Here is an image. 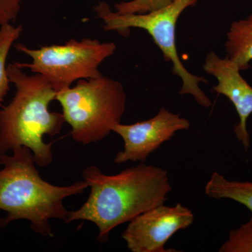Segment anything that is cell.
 Wrapping results in <instances>:
<instances>
[{"label":"cell","instance_id":"277c9868","mask_svg":"<svg viewBox=\"0 0 252 252\" xmlns=\"http://www.w3.org/2000/svg\"><path fill=\"white\" fill-rule=\"evenodd\" d=\"M56 100L70 126L73 140L86 145L102 140L120 124L126 111V94L119 81L102 75L81 79L60 91Z\"/></svg>","mask_w":252,"mask_h":252},{"label":"cell","instance_id":"5bb4252c","mask_svg":"<svg viewBox=\"0 0 252 252\" xmlns=\"http://www.w3.org/2000/svg\"><path fill=\"white\" fill-rule=\"evenodd\" d=\"M172 0H130L117 3L114 6L116 12L121 14H146L165 7Z\"/></svg>","mask_w":252,"mask_h":252},{"label":"cell","instance_id":"9a60e30c","mask_svg":"<svg viewBox=\"0 0 252 252\" xmlns=\"http://www.w3.org/2000/svg\"><path fill=\"white\" fill-rule=\"evenodd\" d=\"M21 0H0V28L16 19L21 10Z\"/></svg>","mask_w":252,"mask_h":252},{"label":"cell","instance_id":"9c48e42d","mask_svg":"<svg viewBox=\"0 0 252 252\" xmlns=\"http://www.w3.org/2000/svg\"><path fill=\"white\" fill-rule=\"evenodd\" d=\"M203 69L216 78L217 84L212 91L225 96L234 105L240 119L234 127L235 137L248 151L250 135L247 122L252 114V86L242 77L238 66L228 56L221 59L212 51L207 54Z\"/></svg>","mask_w":252,"mask_h":252},{"label":"cell","instance_id":"3957f363","mask_svg":"<svg viewBox=\"0 0 252 252\" xmlns=\"http://www.w3.org/2000/svg\"><path fill=\"white\" fill-rule=\"evenodd\" d=\"M7 74L16 93L0 110V154L24 146L31 149L36 165L49 166L54 142L46 143L44 136L59 135L65 122L63 113L49 110L57 92L45 78L28 75L16 63L7 66Z\"/></svg>","mask_w":252,"mask_h":252},{"label":"cell","instance_id":"30bf717a","mask_svg":"<svg viewBox=\"0 0 252 252\" xmlns=\"http://www.w3.org/2000/svg\"><path fill=\"white\" fill-rule=\"evenodd\" d=\"M227 56L240 71L250 68L252 61V14L230 26L225 42Z\"/></svg>","mask_w":252,"mask_h":252},{"label":"cell","instance_id":"ba28073f","mask_svg":"<svg viewBox=\"0 0 252 252\" xmlns=\"http://www.w3.org/2000/svg\"><path fill=\"white\" fill-rule=\"evenodd\" d=\"M190 127L188 119L164 107L148 120L132 124H118L113 132L122 137L124 146V150L117 154L114 161L117 164L144 162L150 154L170 140L176 132L189 130Z\"/></svg>","mask_w":252,"mask_h":252},{"label":"cell","instance_id":"8fae6325","mask_svg":"<svg viewBox=\"0 0 252 252\" xmlns=\"http://www.w3.org/2000/svg\"><path fill=\"white\" fill-rule=\"evenodd\" d=\"M205 193L213 199H228L246 207L252 213V182L229 180L219 172L212 174Z\"/></svg>","mask_w":252,"mask_h":252},{"label":"cell","instance_id":"8992f818","mask_svg":"<svg viewBox=\"0 0 252 252\" xmlns=\"http://www.w3.org/2000/svg\"><path fill=\"white\" fill-rule=\"evenodd\" d=\"M15 46L32 60L30 63H16L18 67L40 74L57 93L70 87L75 81L102 76L99 65L117 49L114 43L89 38L71 39L63 45L44 46L36 49L22 44Z\"/></svg>","mask_w":252,"mask_h":252},{"label":"cell","instance_id":"5b68a950","mask_svg":"<svg viewBox=\"0 0 252 252\" xmlns=\"http://www.w3.org/2000/svg\"><path fill=\"white\" fill-rule=\"evenodd\" d=\"M199 0H172L165 7L146 14H121L112 11L110 6L100 1L94 7L97 16L104 23L106 31H117L122 35L129 34L131 28L147 32L163 54L164 59L171 62L172 72L182 81L180 94H190L200 105L210 107L212 102L200 89V83L207 84L204 77L194 75L182 64L176 46L175 29L177 20L187 8L196 4Z\"/></svg>","mask_w":252,"mask_h":252},{"label":"cell","instance_id":"6da1fadb","mask_svg":"<svg viewBox=\"0 0 252 252\" xmlns=\"http://www.w3.org/2000/svg\"><path fill=\"white\" fill-rule=\"evenodd\" d=\"M82 176L91 188L90 195L80 208L69 212L67 223L92 222L98 228L101 243L108 241L116 227L165 203L172 190L166 170L144 162L115 175H104L91 165Z\"/></svg>","mask_w":252,"mask_h":252},{"label":"cell","instance_id":"52a82bcc","mask_svg":"<svg viewBox=\"0 0 252 252\" xmlns=\"http://www.w3.org/2000/svg\"><path fill=\"white\" fill-rule=\"evenodd\" d=\"M193 222V213L188 207L181 203L175 206L162 204L131 220L122 238L132 252H170L165 248L167 241Z\"/></svg>","mask_w":252,"mask_h":252},{"label":"cell","instance_id":"7c38bea8","mask_svg":"<svg viewBox=\"0 0 252 252\" xmlns=\"http://www.w3.org/2000/svg\"><path fill=\"white\" fill-rule=\"evenodd\" d=\"M23 26H14L6 23L0 28V106L9 91V79L7 74L6 60L11 46L21 36Z\"/></svg>","mask_w":252,"mask_h":252},{"label":"cell","instance_id":"4fadbf2b","mask_svg":"<svg viewBox=\"0 0 252 252\" xmlns=\"http://www.w3.org/2000/svg\"><path fill=\"white\" fill-rule=\"evenodd\" d=\"M220 252H252V216L250 220L230 230Z\"/></svg>","mask_w":252,"mask_h":252},{"label":"cell","instance_id":"7a4b0ae2","mask_svg":"<svg viewBox=\"0 0 252 252\" xmlns=\"http://www.w3.org/2000/svg\"><path fill=\"white\" fill-rule=\"evenodd\" d=\"M0 210L7 212L0 220L4 228L11 222L26 220L32 230L44 237H54L50 220L67 223L69 211L64 198L84 193L89 187L85 181L66 187L53 185L41 178L34 157L28 147H17L11 156L0 154Z\"/></svg>","mask_w":252,"mask_h":252}]
</instances>
